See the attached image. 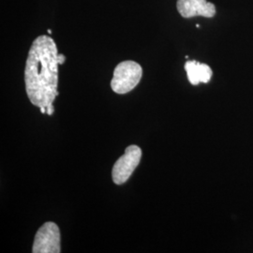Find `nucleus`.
I'll return each mask as SVG.
<instances>
[{
    "label": "nucleus",
    "mask_w": 253,
    "mask_h": 253,
    "mask_svg": "<svg viewBox=\"0 0 253 253\" xmlns=\"http://www.w3.org/2000/svg\"><path fill=\"white\" fill-rule=\"evenodd\" d=\"M176 8L184 18L194 16L212 18L216 14L215 5L207 0H177Z\"/></svg>",
    "instance_id": "obj_5"
},
{
    "label": "nucleus",
    "mask_w": 253,
    "mask_h": 253,
    "mask_svg": "<svg viewBox=\"0 0 253 253\" xmlns=\"http://www.w3.org/2000/svg\"><path fill=\"white\" fill-rule=\"evenodd\" d=\"M185 70L188 79L191 84H199L200 83H208L212 76V70L207 64H202L192 60L185 64Z\"/></svg>",
    "instance_id": "obj_6"
},
{
    "label": "nucleus",
    "mask_w": 253,
    "mask_h": 253,
    "mask_svg": "<svg viewBox=\"0 0 253 253\" xmlns=\"http://www.w3.org/2000/svg\"><path fill=\"white\" fill-rule=\"evenodd\" d=\"M142 149L138 145L127 146L125 153L114 164L112 178L115 184L122 185L128 180L141 162Z\"/></svg>",
    "instance_id": "obj_3"
},
{
    "label": "nucleus",
    "mask_w": 253,
    "mask_h": 253,
    "mask_svg": "<svg viewBox=\"0 0 253 253\" xmlns=\"http://www.w3.org/2000/svg\"><path fill=\"white\" fill-rule=\"evenodd\" d=\"M142 76L143 69L140 64L132 60L122 61L114 71L111 87L117 94H126L135 88Z\"/></svg>",
    "instance_id": "obj_2"
},
{
    "label": "nucleus",
    "mask_w": 253,
    "mask_h": 253,
    "mask_svg": "<svg viewBox=\"0 0 253 253\" xmlns=\"http://www.w3.org/2000/svg\"><path fill=\"white\" fill-rule=\"evenodd\" d=\"M65 60V55L58 54L54 40L46 35L36 38L28 52L25 68L27 97L49 116L54 113L53 102L58 96V65Z\"/></svg>",
    "instance_id": "obj_1"
},
{
    "label": "nucleus",
    "mask_w": 253,
    "mask_h": 253,
    "mask_svg": "<svg viewBox=\"0 0 253 253\" xmlns=\"http://www.w3.org/2000/svg\"><path fill=\"white\" fill-rule=\"evenodd\" d=\"M60 231L58 226L52 221L45 222L38 230L32 248L33 253H59Z\"/></svg>",
    "instance_id": "obj_4"
},
{
    "label": "nucleus",
    "mask_w": 253,
    "mask_h": 253,
    "mask_svg": "<svg viewBox=\"0 0 253 253\" xmlns=\"http://www.w3.org/2000/svg\"><path fill=\"white\" fill-rule=\"evenodd\" d=\"M48 33H49V34H51V33H52V31H51L50 29H48Z\"/></svg>",
    "instance_id": "obj_7"
}]
</instances>
